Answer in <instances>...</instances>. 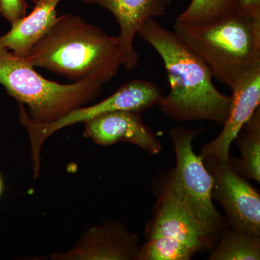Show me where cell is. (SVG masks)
I'll list each match as a JSON object with an SVG mask.
<instances>
[{
    "instance_id": "cell-1",
    "label": "cell",
    "mask_w": 260,
    "mask_h": 260,
    "mask_svg": "<svg viewBox=\"0 0 260 260\" xmlns=\"http://www.w3.org/2000/svg\"><path fill=\"white\" fill-rule=\"evenodd\" d=\"M158 52L167 70L170 89L158 106L172 120L210 121L223 124L232 96L219 91L208 67L174 31L149 19L138 32Z\"/></svg>"
},
{
    "instance_id": "cell-2",
    "label": "cell",
    "mask_w": 260,
    "mask_h": 260,
    "mask_svg": "<svg viewBox=\"0 0 260 260\" xmlns=\"http://www.w3.org/2000/svg\"><path fill=\"white\" fill-rule=\"evenodd\" d=\"M24 59L74 82L94 78L108 83L122 66L117 37L71 13L57 17Z\"/></svg>"
},
{
    "instance_id": "cell-3",
    "label": "cell",
    "mask_w": 260,
    "mask_h": 260,
    "mask_svg": "<svg viewBox=\"0 0 260 260\" xmlns=\"http://www.w3.org/2000/svg\"><path fill=\"white\" fill-rule=\"evenodd\" d=\"M174 32L208 67L213 78L231 90L260 67V15L239 10L207 24L176 21Z\"/></svg>"
},
{
    "instance_id": "cell-4",
    "label": "cell",
    "mask_w": 260,
    "mask_h": 260,
    "mask_svg": "<svg viewBox=\"0 0 260 260\" xmlns=\"http://www.w3.org/2000/svg\"><path fill=\"white\" fill-rule=\"evenodd\" d=\"M0 85L19 104L28 107L29 119L39 124L54 122L83 107L96 99L103 88V83L94 78L71 84L46 79L24 58L3 47H0Z\"/></svg>"
},
{
    "instance_id": "cell-5",
    "label": "cell",
    "mask_w": 260,
    "mask_h": 260,
    "mask_svg": "<svg viewBox=\"0 0 260 260\" xmlns=\"http://www.w3.org/2000/svg\"><path fill=\"white\" fill-rule=\"evenodd\" d=\"M201 129L180 126L169 131L176 154V167L165 186L188 207L195 217L221 232L229 225L214 206L212 198L213 179L200 155L193 151L192 141Z\"/></svg>"
},
{
    "instance_id": "cell-6",
    "label": "cell",
    "mask_w": 260,
    "mask_h": 260,
    "mask_svg": "<svg viewBox=\"0 0 260 260\" xmlns=\"http://www.w3.org/2000/svg\"><path fill=\"white\" fill-rule=\"evenodd\" d=\"M164 91L156 84L148 80L133 79L126 82L107 99L88 107H80L72 111L59 120L49 124H39L29 119L26 109L19 107L21 125L28 132L30 143L32 165L39 166L43 143L58 130L78 123L85 122L94 116L114 111H129L141 113L158 105Z\"/></svg>"
},
{
    "instance_id": "cell-7",
    "label": "cell",
    "mask_w": 260,
    "mask_h": 260,
    "mask_svg": "<svg viewBox=\"0 0 260 260\" xmlns=\"http://www.w3.org/2000/svg\"><path fill=\"white\" fill-rule=\"evenodd\" d=\"M213 179L212 198L225 210L229 226L260 237V196L230 160H203Z\"/></svg>"
},
{
    "instance_id": "cell-8",
    "label": "cell",
    "mask_w": 260,
    "mask_h": 260,
    "mask_svg": "<svg viewBox=\"0 0 260 260\" xmlns=\"http://www.w3.org/2000/svg\"><path fill=\"white\" fill-rule=\"evenodd\" d=\"M219 232L198 220L188 207L164 186L154 208L153 218L147 224L145 233L146 239L171 238L198 253L210 249Z\"/></svg>"
},
{
    "instance_id": "cell-9",
    "label": "cell",
    "mask_w": 260,
    "mask_h": 260,
    "mask_svg": "<svg viewBox=\"0 0 260 260\" xmlns=\"http://www.w3.org/2000/svg\"><path fill=\"white\" fill-rule=\"evenodd\" d=\"M232 91V105L223 129L215 139L202 148L200 155L203 160H230V148L233 141L259 107L260 67L244 75Z\"/></svg>"
},
{
    "instance_id": "cell-10",
    "label": "cell",
    "mask_w": 260,
    "mask_h": 260,
    "mask_svg": "<svg viewBox=\"0 0 260 260\" xmlns=\"http://www.w3.org/2000/svg\"><path fill=\"white\" fill-rule=\"evenodd\" d=\"M140 249L138 236L120 222L109 221L89 229L72 250L52 254L51 259L138 260Z\"/></svg>"
},
{
    "instance_id": "cell-11",
    "label": "cell",
    "mask_w": 260,
    "mask_h": 260,
    "mask_svg": "<svg viewBox=\"0 0 260 260\" xmlns=\"http://www.w3.org/2000/svg\"><path fill=\"white\" fill-rule=\"evenodd\" d=\"M85 4L98 5L112 13L120 27L118 43L122 66L133 70L139 54L133 43L140 29L150 18L165 15L171 0H81Z\"/></svg>"
},
{
    "instance_id": "cell-12",
    "label": "cell",
    "mask_w": 260,
    "mask_h": 260,
    "mask_svg": "<svg viewBox=\"0 0 260 260\" xmlns=\"http://www.w3.org/2000/svg\"><path fill=\"white\" fill-rule=\"evenodd\" d=\"M83 135L103 146L116 143H132L157 155L162 145L152 130L145 125L139 113L129 111H114L94 116L83 122Z\"/></svg>"
},
{
    "instance_id": "cell-13",
    "label": "cell",
    "mask_w": 260,
    "mask_h": 260,
    "mask_svg": "<svg viewBox=\"0 0 260 260\" xmlns=\"http://www.w3.org/2000/svg\"><path fill=\"white\" fill-rule=\"evenodd\" d=\"M62 0H32L34 9L12 24L10 31L0 37V47L25 58L29 51L50 30L55 23L56 7Z\"/></svg>"
},
{
    "instance_id": "cell-14",
    "label": "cell",
    "mask_w": 260,
    "mask_h": 260,
    "mask_svg": "<svg viewBox=\"0 0 260 260\" xmlns=\"http://www.w3.org/2000/svg\"><path fill=\"white\" fill-rule=\"evenodd\" d=\"M240 150L239 160H232L234 170L242 177L260 181V107L251 116L235 139Z\"/></svg>"
},
{
    "instance_id": "cell-15",
    "label": "cell",
    "mask_w": 260,
    "mask_h": 260,
    "mask_svg": "<svg viewBox=\"0 0 260 260\" xmlns=\"http://www.w3.org/2000/svg\"><path fill=\"white\" fill-rule=\"evenodd\" d=\"M208 259L259 260L260 237L231 228L222 234Z\"/></svg>"
},
{
    "instance_id": "cell-16",
    "label": "cell",
    "mask_w": 260,
    "mask_h": 260,
    "mask_svg": "<svg viewBox=\"0 0 260 260\" xmlns=\"http://www.w3.org/2000/svg\"><path fill=\"white\" fill-rule=\"evenodd\" d=\"M239 4V0H191L176 21L190 25L213 23L237 11Z\"/></svg>"
},
{
    "instance_id": "cell-17",
    "label": "cell",
    "mask_w": 260,
    "mask_h": 260,
    "mask_svg": "<svg viewBox=\"0 0 260 260\" xmlns=\"http://www.w3.org/2000/svg\"><path fill=\"white\" fill-rule=\"evenodd\" d=\"M197 253L192 248L171 238H150L140 246L138 260H189Z\"/></svg>"
},
{
    "instance_id": "cell-18",
    "label": "cell",
    "mask_w": 260,
    "mask_h": 260,
    "mask_svg": "<svg viewBox=\"0 0 260 260\" xmlns=\"http://www.w3.org/2000/svg\"><path fill=\"white\" fill-rule=\"evenodd\" d=\"M28 8L27 0H0V14L11 24L24 18Z\"/></svg>"
},
{
    "instance_id": "cell-19",
    "label": "cell",
    "mask_w": 260,
    "mask_h": 260,
    "mask_svg": "<svg viewBox=\"0 0 260 260\" xmlns=\"http://www.w3.org/2000/svg\"><path fill=\"white\" fill-rule=\"evenodd\" d=\"M238 10L247 15H260V0H239Z\"/></svg>"
},
{
    "instance_id": "cell-20",
    "label": "cell",
    "mask_w": 260,
    "mask_h": 260,
    "mask_svg": "<svg viewBox=\"0 0 260 260\" xmlns=\"http://www.w3.org/2000/svg\"><path fill=\"white\" fill-rule=\"evenodd\" d=\"M3 189H4V183H3V177L0 174V197L3 194Z\"/></svg>"
}]
</instances>
